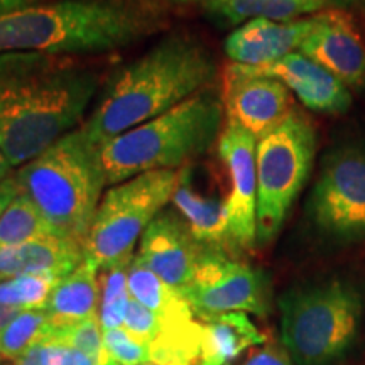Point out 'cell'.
I'll return each mask as SVG.
<instances>
[{"mask_svg": "<svg viewBox=\"0 0 365 365\" xmlns=\"http://www.w3.org/2000/svg\"><path fill=\"white\" fill-rule=\"evenodd\" d=\"M103 86L88 58L38 51L0 54V150L21 168L80 129Z\"/></svg>", "mask_w": 365, "mask_h": 365, "instance_id": "1", "label": "cell"}, {"mask_svg": "<svg viewBox=\"0 0 365 365\" xmlns=\"http://www.w3.org/2000/svg\"><path fill=\"white\" fill-rule=\"evenodd\" d=\"M170 0H53L0 17V54L91 58L170 29Z\"/></svg>", "mask_w": 365, "mask_h": 365, "instance_id": "2", "label": "cell"}, {"mask_svg": "<svg viewBox=\"0 0 365 365\" xmlns=\"http://www.w3.org/2000/svg\"><path fill=\"white\" fill-rule=\"evenodd\" d=\"M217 71L215 58L198 36L173 31L108 76L81 127L102 145L212 86Z\"/></svg>", "mask_w": 365, "mask_h": 365, "instance_id": "3", "label": "cell"}, {"mask_svg": "<svg viewBox=\"0 0 365 365\" xmlns=\"http://www.w3.org/2000/svg\"><path fill=\"white\" fill-rule=\"evenodd\" d=\"M225 120L222 95L212 86L153 120L100 145L107 185L149 171H180L220 139Z\"/></svg>", "mask_w": 365, "mask_h": 365, "instance_id": "4", "label": "cell"}, {"mask_svg": "<svg viewBox=\"0 0 365 365\" xmlns=\"http://www.w3.org/2000/svg\"><path fill=\"white\" fill-rule=\"evenodd\" d=\"M21 191L59 237L85 244L107 185L100 144L83 127L17 168Z\"/></svg>", "mask_w": 365, "mask_h": 365, "instance_id": "5", "label": "cell"}, {"mask_svg": "<svg viewBox=\"0 0 365 365\" xmlns=\"http://www.w3.org/2000/svg\"><path fill=\"white\" fill-rule=\"evenodd\" d=\"M281 339L298 365L339 360L357 336L362 294L354 282L331 279L293 287L279 298Z\"/></svg>", "mask_w": 365, "mask_h": 365, "instance_id": "6", "label": "cell"}, {"mask_svg": "<svg viewBox=\"0 0 365 365\" xmlns=\"http://www.w3.org/2000/svg\"><path fill=\"white\" fill-rule=\"evenodd\" d=\"M317 148V129L298 108L257 139V244H269L279 234L312 175Z\"/></svg>", "mask_w": 365, "mask_h": 365, "instance_id": "7", "label": "cell"}, {"mask_svg": "<svg viewBox=\"0 0 365 365\" xmlns=\"http://www.w3.org/2000/svg\"><path fill=\"white\" fill-rule=\"evenodd\" d=\"M180 171H149L105 191L83 244L85 261L98 271L134 257L145 228L166 208Z\"/></svg>", "mask_w": 365, "mask_h": 365, "instance_id": "8", "label": "cell"}, {"mask_svg": "<svg viewBox=\"0 0 365 365\" xmlns=\"http://www.w3.org/2000/svg\"><path fill=\"white\" fill-rule=\"evenodd\" d=\"M307 212L319 234L336 244L365 240L364 143H344L328 150Z\"/></svg>", "mask_w": 365, "mask_h": 365, "instance_id": "9", "label": "cell"}, {"mask_svg": "<svg viewBox=\"0 0 365 365\" xmlns=\"http://www.w3.org/2000/svg\"><path fill=\"white\" fill-rule=\"evenodd\" d=\"M181 294L200 319L235 312L262 317L269 309L266 274L228 257L223 249H205L193 281Z\"/></svg>", "mask_w": 365, "mask_h": 365, "instance_id": "10", "label": "cell"}, {"mask_svg": "<svg viewBox=\"0 0 365 365\" xmlns=\"http://www.w3.org/2000/svg\"><path fill=\"white\" fill-rule=\"evenodd\" d=\"M222 102L227 124L242 127L255 139L281 125L296 108L284 83L237 63L223 71Z\"/></svg>", "mask_w": 365, "mask_h": 365, "instance_id": "11", "label": "cell"}, {"mask_svg": "<svg viewBox=\"0 0 365 365\" xmlns=\"http://www.w3.org/2000/svg\"><path fill=\"white\" fill-rule=\"evenodd\" d=\"M217 145L230 178L225 207L232 242L250 249L257 242V139L239 125L227 124Z\"/></svg>", "mask_w": 365, "mask_h": 365, "instance_id": "12", "label": "cell"}, {"mask_svg": "<svg viewBox=\"0 0 365 365\" xmlns=\"http://www.w3.org/2000/svg\"><path fill=\"white\" fill-rule=\"evenodd\" d=\"M299 53L322 65L350 90L365 88V43L349 12L330 9L318 14L314 29Z\"/></svg>", "mask_w": 365, "mask_h": 365, "instance_id": "13", "label": "cell"}, {"mask_svg": "<svg viewBox=\"0 0 365 365\" xmlns=\"http://www.w3.org/2000/svg\"><path fill=\"white\" fill-rule=\"evenodd\" d=\"M205 249L176 210H163L140 237L137 255L166 284L181 293L193 281Z\"/></svg>", "mask_w": 365, "mask_h": 365, "instance_id": "14", "label": "cell"}, {"mask_svg": "<svg viewBox=\"0 0 365 365\" xmlns=\"http://www.w3.org/2000/svg\"><path fill=\"white\" fill-rule=\"evenodd\" d=\"M247 68L257 75L279 80L309 110L336 115L352 107L349 86L303 53L294 51L271 65Z\"/></svg>", "mask_w": 365, "mask_h": 365, "instance_id": "15", "label": "cell"}, {"mask_svg": "<svg viewBox=\"0 0 365 365\" xmlns=\"http://www.w3.org/2000/svg\"><path fill=\"white\" fill-rule=\"evenodd\" d=\"M318 14L294 21H247L228 36L223 48L227 56L237 65H271L301 48L317 26Z\"/></svg>", "mask_w": 365, "mask_h": 365, "instance_id": "16", "label": "cell"}, {"mask_svg": "<svg viewBox=\"0 0 365 365\" xmlns=\"http://www.w3.org/2000/svg\"><path fill=\"white\" fill-rule=\"evenodd\" d=\"M83 259V244L59 235L0 249V282L22 276L61 279L75 271Z\"/></svg>", "mask_w": 365, "mask_h": 365, "instance_id": "17", "label": "cell"}, {"mask_svg": "<svg viewBox=\"0 0 365 365\" xmlns=\"http://www.w3.org/2000/svg\"><path fill=\"white\" fill-rule=\"evenodd\" d=\"M171 202L196 242L205 247L223 250L225 245H234L228 230L225 202L196 191L191 185L190 166L180 170V180Z\"/></svg>", "mask_w": 365, "mask_h": 365, "instance_id": "18", "label": "cell"}, {"mask_svg": "<svg viewBox=\"0 0 365 365\" xmlns=\"http://www.w3.org/2000/svg\"><path fill=\"white\" fill-rule=\"evenodd\" d=\"M100 271L88 261L80 264L75 271L61 277L49 296L46 312L49 327L63 328L98 317L100 304Z\"/></svg>", "mask_w": 365, "mask_h": 365, "instance_id": "19", "label": "cell"}, {"mask_svg": "<svg viewBox=\"0 0 365 365\" xmlns=\"http://www.w3.org/2000/svg\"><path fill=\"white\" fill-rule=\"evenodd\" d=\"M203 354L200 365H232L245 350L262 345L264 333L245 313H223L202 319Z\"/></svg>", "mask_w": 365, "mask_h": 365, "instance_id": "20", "label": "cell"}, {"mask_svg": "<svg viewBox=\"0 0 365 365\" xmlns=\"http://www.w3.org/2000/svg\"><path fill=\"white\" fill-rule=\"evenodd\" d=\"M129 291L132 298L150 309L159 322L182 323L196 318L185 296L166 284L139 255H134L129 266Z\"/></svg>", "mask_w": 365, "mask_h": 365, "instance_id": "21", "label": "cell"}, {"mask_svg": "<svg viewBox=\"0 0 365 365\" xmlns=\"http://www.w3.org/2000/svg\"><path fill=\"white\" fill-rule=\"evenodd\" d=\"M202 6L228 24L254 19L294 21L331 9L325 0H205Z\"/></svg>", "mask_w": 365, "mask_h": 365, "instance_id": "22", "label": "cell"}, {"mask_svg": "<svg viewBox=\"0 0 365 365\" xmlns=\"http://www.w3.org/2000/svg\"><path fill=\"white\" fill-rule=\"evenodd\" d=\"M58 235L39 208L21 191L0 217V249Z\"/></svg>", "mask_w": 365, "mask_h": 365, "instance_id": "23", "label": "cell"}, {"mask_svg": "<svg viewBox=\"0 0 365 365\" xmlns=\"http://www.w3.org/2000/svg\"><path fill=\"white\" fill-rule=\"evenodd\" d=\"M132 259H125L100 271L98 319L102 330L124 327L127 307L132 298L129 291V266Z\"/></svg>", "mask_w": 365, "mask_h": 365, "instance_id": "24", "label": "cell"}, {"mask_svg": "<svg viewBox=\"0 0 365 365\" xmlns=\"http://www.w3.org/2000/svg\"><path fill=\"white\" fill-rule=\"evenodd\" d=\"M49 328V317L44 309H26L0 333V357L6 360H16L39 341Z\"/></svg>", "mask_w": 365, "mask_h": 365, "instance_id": "25", "label": "cell"}, {"mask_svg": "<svg viewBox=\"0 0 365 365\" xmlns=\"http://www.w3.org/2000/svg\"><path fill=\"white\" fill-rule=\"evenodd\" d=\"M59 279L53 276H22L0 282V304L26 309H44Z\"/></svg>", "mask_w": 365, "mask_h": 365, "instance_id": "26", "label": "cell"}, {"mask_svg": "<svg viewBox=\"0 0 365 365\" xmlns=\"http://www.w3.org/2000/svg\"><path fill=\"white\" fill-rule=\"evenodd\" d=\"M103 344L117 365H144L150 362L149 346L134 339L124 327L103 330Z\"/></svg>", "mask_w": 365, "mask_h": 365, "instance_id": "27", "label": "cell"}, {"mask_svg": "<svg viewBox=\"0 0 365 365\" xmlns=\"http://www.w3.org/2000/svg\"><path fill=\"white\" fill-rule=\"evenodd\" d=\"M124 328L134 339L149 346L159 330V318L150 309L143 307L139 301L130 298L124 319Z\"/></svg>", "mask_w": 365, "mask_h": 365, "instance_id": "28", "label": "cell"}, {"mask_svg": "<svg viewBox=\"0 0 365 365\" xmlns=\"http://www.w3.org/2000/svg\"><path fill=\"white\" fill-rule=\"evenodd\" d=\"M41 340H43L44 365H97L93 359L78 349L58 344V341H48L44 339Z\"/></svg>", "mask_w": 365, "mask_h": 365, "instance_id": "29", "label": "cell"}, {"mask_svg": "<svg viewBox=\"0 0 365 365\" xmlns=\"http://www.w3.org/2000/svg\"><path fill=\"white\" fill-rule=\"evenodd\" d=\"M244 365H293L291 364V357L286 350L279 349L276 345L264 346V349L259 350L250 355V357L245 360Z\"/></svg>", "mask_w": 365, "mask_h": 365, "instance_id": "30", "label": "cell"}, {"mask_svg": "<svg viewBox=\"0 0 365 365\" xmlns=\"http://www.w3.org/2000/svg\"><path fill=\"white\" fill-rule=\"evenodd\" d=\"M21 193L19 181H17L16 173H11V175L2 178L0 180V217L4 215V212L9 208L16 196Z\"/></svg>", "mask_w": 365, "mask_h": 365, "instance_id": "31", "label": "cell"}, {"mask_svg": "<svg viewBox=\"0 0 365 365\" xmlns=\"http://www.w3.org/2000/svg\"><path fill=\"white\" fill-rule=\"evenodd\" d=\"M14 365H44L43 359V340L36 341L26 350L21 357L14 360Z\"/></svg>", "mask_w": 365, "mask_h": 365, "instance_id": "32", "label": "cell"}, {"mask_svg": "<svg viewBox=\"0 0 365 365\" xmlns=\"http://www.w3.org/2000/svg\"><path fill=\"white\" fill-rule=\"evenodd\" d=\"M173 2H205V0H173ZM325 2L331 9H339V11L365 12V0H325Z\"/></svg>", "mask_w": 365, "mask_h": 365, "instance_id": "33", "label": "cell"}, {"mask_svg": "<svg viewBox=\"0 0 365 365\" xmlns=\"http://www.w3.org/2000/svg\"><path fill=\"white\" fill-rule=\"evenodd\" d=\"M34 4H39V0H0V17L34 6Z\"/></svg>", "mask_w": 365, "mask_h": 365, "instance_id": "34", "label": "cell"}, {"mask_svg": "<svg viewBox=\"0 0 365 365\" xmlns=\"http://www.w3.org/2000/svg\"><path fill=\"white\" fill-rule=\"evenodd\" d=\"M19 313L21 309L6 307V304H0V333H2L4 328H6Z\"/></svg>", "mask_w": 365, "mask_h": 365, "instance_id": "35", "label": "cell"}, {"mask_svg": "<svg viewBox=\"0 0 365 365\" xmlns=\"http://www.w3.org/2000/svg\"><path fill=\"white\" fill-rule=\"evenodd\" d=\"M12 170H14V168L11 166V163L7 161L6 156H4V153H2V150H0V180L11 175Z\"/></svg>", "mask_w": 365, "mask_h": 365, "instance_id": "36", "label": "cell"}, {"mask_svg": "<svg viewBox=\"0 0 365 365\" xmlns=\"http://www.w3.org/2000/svg\"><path fill=\"white\" fill-rule=\"evenodd\" d=\"M144 365H153V364H144ZM196 365H200V362H198V364H196Z\"/></svg>", "mask_w": 365, "mask_h": 365, "instance_id": "37", "label": "cell"}, {"mask_svg": "<svg viewBox=\"0 0 365 365\" xmlns=\"http://www.w3.org/2000/svg\"><path fill=\"white\" fill-rule=\"evenodd\" d=\"M0 360H2V357H0Z\"/></svg>", "mask_w": 365, "mask_h": 365, "instance_id": "38", "label": "cell"}]
</instances>
